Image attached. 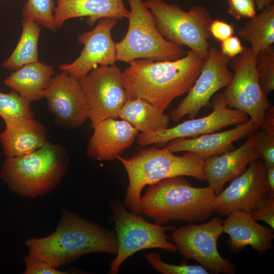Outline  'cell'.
Segmentation results:
<instances>
[{"mask_svg": "<svg viewBox=\"0 0 274 274\" xmlns=\"http://www.w3.org/2000/svg\"><path fill=\"white\" fill-rule=\"evenodd\" d=\"M204 60L190 49L176 60L139 59L131 61L122 72L128 99L140 98L164 112L175 98L190 90Z\"/></svg>", "mask_w": 274, "mask_h": 274, "instance_id": "6da1fadb", "label": "cell"}, {"mask_svg": "<svg viewBox=\"0 0 274 274\" xmlns=\"http://www.w3.org/2000/svg\"><path fill=\"white\" fill-rule=\"evenodd\" d=\"M257 10L261 11L266 6L274 3V0H253Z\"/></svg>", "mask_w": 274, "mask_h": 274, "instance_id": "f35d334b", "label": "cell"}, {"mask_svg": "<svg viewBox=\"0 0 274 274\" xmlns=\"http://www.w3.org/2000/svg\"><path fill=\"white\" fill-rule=\"evenodd\" d=\"M238 35L248 42L256 56L274 43V3L264 8L260 14L249 19L238 30Z\"/></svg>", "mask_w": 274, "mask_h": 274, "instance_id": "d4e9b609", "label": "cell"}, {"mask_svg": "<svg viewBox=\"0 0 274 274\" xmlns=\"http://www.w3.org/2000/svg\"><path fill=\"white\" fill-rule=\"evenodd\" d=\"M163 1H165V2H166V1H169V0H163Z\"/></svg>", "mask_w": 274, "mask_h": 274, "instance_id": "ab89813d", "label": "cell"}, {"mask_svg": "<svg viewBox=\"0 0 274 274\" xmlns=\"http://www.w3.org/2000/svg\"><path fill=\"white\" fill-rule=\"evenodd\" d=\"M117 21L114 18H101L93 29L80 34L77 39L84 45L82 51L73 62L60 64V70L80 80L99 64H115L118 61L116 43L112 38L111 30Z\"/></svg>", "mask_w": 274, "mask_h": 274, "instance_id": "9a60e30c", "label": "cell"}, {"mask_svg": "<svg viewBox=\"0 0 274 274\" xmlns=\"http://www.w3.org/2000/svg\"><path fill=\"white\" fill-rule=\"evenodd\" d=\"M212 36L221 42L233 36L234 25L224 20H213L210 26Z\"/></svg>", "mask_w": 274, "mask_h": 274, "instance_id": "e575fe53", "label": "cell"}, {"mask_svg": "<svg viewBox=\"0 0 274 274\" xmlns=\"http://www.w3.org/2000/svg\"><path fill=\"white\" fill-rule=\"evenodd\" d=\"M260 127L251 119L222 132L203 134L193 138H178L166 144L173 153L190 152L203 160L235 149L233 143L257 131Z\"/></svg>", "mask_w": 274, "mask_h": 274, "instance_id": "e0dca14e", "label": "cell"}, {"mask_svg": "<svg viewBox=\"0 0 274 274\" xmlns=\"http://www.w3.org/2000/svg\"><path fill=\"white\" fill-rule=\"evenodd\" d=\"M144 257L155 270L161 274H209L207 269L201 265L171 264L165 262L157 252L144 254Z\"/></svg>", "mask_w": 274, "mask_h": 274, "instance_id": "f546056e", "label": "cell"}, {"mask_svg": "<svg viewBox=\"0 0 274 274\" xmlns=\"http://www.w3.org/2000/svg\"><path fill=\"white\" fill-rule=\"evenodd\" d=\"M228 2H229V1H231V0H228Z\"/></svg>", "mask_w": 274, "mask_h": 274, "instance_id": "60d3db41", "label": "cell"}, {"mask_svg": "<svg viewBox=\"0 0 274 274\" xmlns=\"http://www.w3.org/2000/svg\"><path fill=\"white\" fill-rule=\"evenodd\" d=\"M48 107L60 126L74 129L88 117V108L79 80L62 71L54 76L44 93Z\"/></svg>", "mask_w": 274, "mask_h": 274, "instance_id": "2e32d148", "label": "cell"}, {"mask_svg": "<svg viewBox=\"0 0 274 274\" xmlns=\"http://www.w3.org/2000/svg\"><path fill=\"white\" fill-rule=\"evenodd\" d=\"M270 132L274 133V107L271 106L266 110L262 124L260 127Z\"/></svg>", "mask_w": 274, "mask_h": 274, "instance_id": "8d00e7d4", "label": "cell"}, {"mask_svg": "<svg viewBox=\"0 0 274 274\" xmlns=\"http://www.w3.org/2000/svg\"><path fill=\"white\" fill-rule=\"evenodd\" d=\"M172 231V241L185 260L194 259L212 273H235L233 264L223 258L218 250V239L224 233L220 217L204 223L175 228Z\"/></svg>", "mask_w": 274, "mask_h": 274, "instance_id": "9c48e42d", "label": "cell"}, {"mask_svg": "<svg viewBox=\"0 0 274 274\" xmlns=\"http://www.w3.org/2000/svg\"><path fill=\"white\" fill-rule=\"evenodd\" d=\"M256 68L261 88L266 96L274 90V49L272 46L255 57Z\"/></svg>", "mask_w": 274, "mask_h": 274, "instance_id": "f1b7e54d", "label": "cell"}, {"mask_svg": "<svg viewBox=\"0 0 274 274\" xmlns=\"http://www.w3.org/2000/svg\"><path fill=\"white\" fill-rule=\"evenodd\" d=\"M129 14L123 0H57L54 20L57 28L69 19L88 17L87 23L92 26L101 18L123 20Z\"/></svg>", "mask_w": 274, "mask_h": 274, "instance_id": "44dd1931", "label": "cell"}, {"mask_svg": "<svg viewBox=\"0 0 274 274\" xmlns=\"http://www.w3.org/2000/svg\"><path fill=\"white\" fill-rule=\"evenodd\" d=\"M210 106L213 110L206 116L190 119L174 127L154 132L139 133L136 137L138 144L143 147L153 144L161 147L176 139L195 138L230 125H237L250 119L245 113L229 108L223 92L212 97Z\"/></svg>", "mask_w": 274, "mask_h": 274, "instance_id": "7c38bea8", "label": "cell"}, {"mask_svg": "<svg viewBox=\"0 0 274 274\" xmlns=\"http://www.w3.org/2000/svg\"><path fill=\"white\" fill-rule=\"evenodd\" d=\"M30 103L13 89L8 93L0 91V117L6 124L35 119Z\"/></svg>", "mask_w": 274, "mask_h": 274, "instance_id": "4316f807", "label": "cell"}, {"mask_svg": "<svg viewBox=\"0 0 274 274\" xmlns=\"http://www.w3.org/2000/svg\"><path fill=\"white\" fill-rule=\"evenodd\" d=\"M265 184L268 195H274V166H265Z\"/></svg>", "mask_w": 274, "mask_h": 274, "instance_id": "74e56055", "label": "cell"}, {"mask_svg": "<svg viewBox=\"0 0 274 274\" xmlns=\"http://www.w3.org/2000/svg\"><path fill=\"white\" fill-rule=\"evenodd\" d=\"M118 117L144 133L167 128L170 120L169 115L140 98L128 99Z\"/></svg>", "mask_w": 274, "mask_h": 274, "instance_id": "cb8c5ba5", "label": "cell"}, {"mask_svg": "<svg viewBox=\"0 0 274 274\" xmlns=\"http://www.w3.org/2000/svg\"><path fill=\"white\" fill-rule=\"evenodd\" d=\"M129 11L126 35L116 43L117 60L127 63L139 59L174 60L187 53L166 40L156 28L154 16L143 0H127Z\"/></svg>", "mask_w": 274, "mask_h": 274, "instance_id": "52a82bcc", "label": "cell"}, {"mask_svg": "<svg viewBox=\"0 0 274 274\" xmlns=\"http://www.w3.org/2000/svg\"><path fill=\"white\" fill-rule=\"evenodd\" d=\"M256 221L250 213L240 211L231 213L222 221L223 232L229 235L227 246L233 253L239 254L248 246L262 255L273 248V229Z\"/></svg>", "mask_w": 274, "mask_h": 274, "instance_id": "d6986e66", "label": "cell"}, {"mask_svg": "<svg viewBox=\"0 0 274 274\" xmlns=\"http://www.w3.org/2000/svg\"><path fill=\"white\" fill-rule=\"evenodd\" d=\"M68 163L66 149L62 145L47 141L29 154L7 157L1 166L0 177L17 195L36 197L56 188Z\"/></svg>", "mask_w": 274, "mask_h": 274, "instance_id": "5b68a950", "label": "cell"}, {"mask_svg": "<svg viewBox=\"0 0 274 274\" xmlns=\"http://www.w3.org/2000/svg\"><path fill=\"white\" fill-rule=\"evenodd\" d=\"M254 132L250 133L239 147L205 160L206 180L216 195L222 191L226 182L238 177L250 162L259 158L255 145Z\"/></svg>", "mask_w": 274, "mask_h": 274, "instance_id": "ffe728a7", "label": "cell"}, {"mask_svg": "<svg viewBox=\"0 0 274 274\" xmlns=\"http://www.w3.org/2000/svg\"><path fill=\"white\" fill-rule=\"evenodd\" d=\"M255 145L265 165L274 166V133L259 128L254 132Z\"/></svg>", "mask_w": 274, "mask_h": 274, "instance_id": "4dcf8cb0", "label": "cell"}, {"mask_svg": "<svg viewBox=\"0 0 274 274\" xmlns=\"http://www.w3.org/2000/svg\"><path fill=\"white\" fill-rule=\"evenodd\" d=\"M47 130L35 119L6 124L0 134V141L7 157L29 154L47 142Z\"/></svg>", "mask_w": 274, "mask_h": 274, "instance_id": "7402d4cb", "label": "cell"}, {"mask_svg": "<svg viewBox=\"0 0 274 274\" xmlns=\"http://www.w3.org/2000/svg\"><path fill=\"white\" fill-rule=\"evenodd\" d=\"M53 0H28L23 8V18L35 21L40 26L56 31Z\"/></svg>", "mask_w": 274, "mask_h": 274, "instance_id": "83f0119b", "label": "cell"}, {"mask_svg": "<svg viewBox=\"0 0 274 274\" xmlns=\"http://www.w3.org/2000/svg\"><path fill=\"white\" fill-rule=\"evenodd\" d=\"M216 195L210 186L194 187L183 176L168 178L147 189L141 197V212L160 225L174 221L193 223L215 212Z\"/></svg>", "mask_w": 274, "mask_h": 274, "instance_id": "277c9868", "label": "cell"}, {"mask_svg": "<svg viewBox=\"0 0 274 274\" xmlns=\"http://www.w3.org/2000/svg\"><path fill=\"white\" fill-rule=\"evenodd\" d=\"M55 74L52 65L40 61L15 70L5 80V84L31 102L44 98Z\"/></svg>", "mask_w": 274, "mask_h": 274, "instance_id": "603a6c76", "label": "cell"}, {"mask_svg": "<svg viewBox=\"0 0 274 274\" xmlns=\"http://www.w3.org/2000/svg\"><path fill=\"white\" fill-rule=\"evenodd\" d=\"M243 48L240 39L232 36L221 42L220 51L224 55L232 58L239 54Z\"/></svg>", "mask_w": 274, "mask_h": 274, "instance_id": "d590c367", "label": "cell"}, {"mask_svg": "<svg viewBox=\"0 0 274 274\" xmlns=\"http://www.w3.org/2000/svg\"><path fill=\"white\" fill-rule=\"evenodd\" d=\"M255 57L250 47L244 46L243 51L231 59L233 77L223 94L229 108L245 113L260 127L271 105L259 84Z\"/></svg>", "mask_w": 274, "mask_h": 274, "instance_id": "30bf717a", "label": "cell"}, {"mask_svg": "<svg viewBox=\"0 0 274 274\" xmlns=\"http://www.w3.org/2000/svg\"><path fill=\"white\" fill-rule=\"evenodd\" d=\"M22 26L19 41L3 63V67L15 71L25 65L39 61L38 47L41 26L35 21L23 18Z\"/></svg>", "mask_w": 274, "mask_h": 274, "instance_id": "484cf974", "label": "cell"}, {"mask_svg": "<svg viewBox=\"0 0 274 274\" xmlns=\"http://www.w3.org/2000/svg\"><path fill=\"white\" fill-rule=\"evenodd\" d=\"M110 207L115 224L118 244L116 256L110 263L109 274H117L119 268L128 258L141 250L158 248L176 253V245L165 234L173 230L174 225L164 226L145 220L140 215L130 212L124 203L112 200Z\"/></svg>", "mask_w": 274, "mask_h": 274, "instance_id": "ba28073f", "label": "cell"}, {"mask_svg": "<svg viewBox=\"0 0 274 274\" xmlns=\"http://www.w3.org/2000/svg\"><path fill=\"white\" fill-rule=\"evenodd\" d=\"M28 255L58 268L89 253L116 254L114 231L63 208L56 229L43 237L25 241Z\"/></svg>", "mask_w": 274, "mask_h": 274, "instance_id": "7a4b0ae2", "label": "cell"}, {"mask_svg": "<svg viewBox=\"0 0 274 274\" xmlns=\"http://www.w3.org/2000/svg\"><path fill=\"white\" fill-rule=\"evenodd\" d=\"M166 147L152 146L140 149L132 157L117 159L127 173L129 184L124 200L125 207L131 213L141 215L140 199L143 189L164 179L189 176L199 181L206 180L205 160L197 154L186 152L177 156Z\"/></svg>", "mask_w": 274, "mask_h": 274, "instance_id": "3957f363", "label": "cell"}, {"mask_svg": "<svg viewBox=\"0 0 274 274\" xmlns=\"http://www.w3.org/2000/svg\"><path fill=\"white\" fill-rule=\"evenodd\" d=\"M25 268L24 274H68L75 271H63L54 267L43 261L33 258L29 255L23 258Z\"/></svg>", "mask_w": 274, "mask_h": 274, "instance_id": "1f68e13d", "label": "cell"}, {"mask_svg": "<svg viewBox=\"0 0 274 274\" xmlns=\"http://www.w3.org/2000/svg\"><path fill=\"white\" fill-rule=\"evenodd\" d=\"M93 128L108 118L116 119L128 99L122 72L115 65H102L79 80Z\"/></svg>", "mask_w": 274, "mask_h": 274, "instance_id": "8fae6325", "label": "cell"}, {"mask_svg": "<svg viewBox=\"0 0 274 274\" xmlns=\"http://www.w3.org/2000/svg\"><path fill=\"white\" fill-rule=\"evenodd\" d=\"M265 165L260 158L249 164L246 170L217 194L213 200L215 212L228 216L235 211L251 213L267 197Z\"/></svg>", "mask_w": 274, "mask_h": 274, "instance_id": "5bb4252c", "label": "cell"}, {"mask_svg": "<svg viewBox=\"0 0 274 274\" xmlns=\"http://www.w3.org/2000/svg\"><path fill=\"white\" fill-rule=\"evenodd\" d=\"M255 221H262L274 229V195L269 194L261 204L250 213Z\"/></svg>", "mask_w": 274, "mask_h": 274, "instance_id": "836d02e7", "label": "cell"}, {"mask_svg": "<svg viewBox=\"0 0 274 274\" xmlns=\"http://www.w3.org/2000/svg\"><path fill=\"white\" fill-rule=\"evenodd\" d=\"M144 4L154 17L160 33L169 42L182 47L186 46L204 60L209 55L213 20L209 11L201 5L185 11L177 4L163 0H146Z\"/></svg>", "mask_w": 274, "mask_h": 274, "instance_id": "8992f818", "label": "cell"}, {"mask_svg": "<svg viewBox=\"0 0 274 274\" xmlns=\"http://www.w3.org/2000/svg\"><path fill=\"white\" fill-rule=\"evenodd\" d=\"M228 13L236 20L251 18L256 14L253 0H231L228 2Z\"/></svg>", "mask_w": 274, "mask_h": 274, "instance_id": "d6a6232c", "label": "cell"}, {"mask_svg": "<svg viewBox=\"0 0 274 274\" xmlns=\"http://www.w3.org/2000/svg\"><path fill=\"white\" fill-rule=\"evenodd\" d=\"M231 58L211 46L209 54L204 60L200 73L187 96L170 112V118L177 122L188 115L195 118L203 108L210 106L214 94L226 87L231 81L233 73L229 68Z\"/></svg>", "mask_w": 274, "mask_h": 274, "instance_id": "4fadbf2b", "label": "cell"}, {"mask_svg": "<svg viewBox=\"0 0 274 274\" xmlns=\"http://www.w3.org/2000/svg\"><path fill=\"white\" fill-rule=\"evenodd\" d=\"M86 154L91 159L111 161L135 141L139 131L123 120L108 118L94 128Z\"/></svg>", "mask_w": 274, "mask_h": 274, "instance_id": "ac0fdd59", "label": "cell"}]
</instances>
